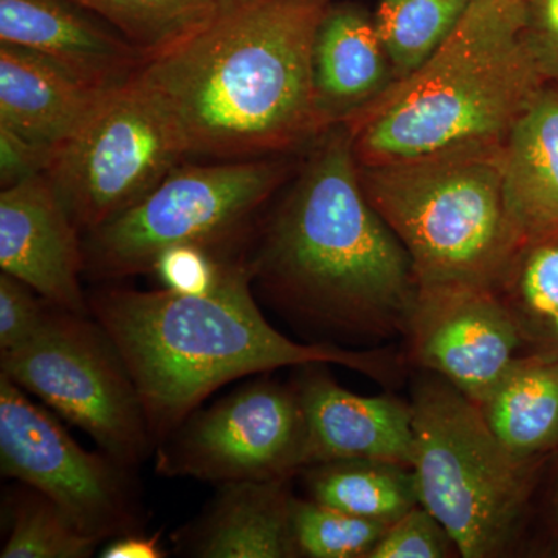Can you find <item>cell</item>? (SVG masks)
Segmentation results:
<instances>
[{
  "mask_svg": "<svg viewBox=\"0 0 558 558\" xmlns=\"http://www.w3.org/2000/svg\"><path fill=\"white\" fill-rule=\"evenodd\" d=\"M252 281L241 256L208 295L110 288L89 296L92 317L130 369L156 447L213 392L242 377L329 363L368 374L379 369L363 352L282 336L253 299Z\"/></svg>",
  "mask_w": 558,
  "mask_h": 558,
  "instance_id": "3",
  "label": "cell"
},
{
  "mask_svg": "<svg viewBox=\"0 0 558 558\" xmlns=\"http://www.w3.org/2000/svg\"><path fill=\"white\" fill-rule=\"evenodd\" d=\"M0 43L43 54L100 89L137 73L145 54L70 0H0Z\"/></svg>",
  "mask_w": 558,
  "mask_h": 558,
  "instance_id": "15",
  "label": "cell"
},
{
  "mask_svg": "<svg viewBox=\"0 0 558 558\" xmlns=\"http://www.w3.org/2000/svg\"><path fill=\"white\" fill-rule=\"evenodd\" d=\"M282 481H242L218 486L204 515L179 531L174 542L201 558L295 556L290 534V497Z\"/></svg>",
  "mask_w": 558,
  "mask_h": 558,
  "instance_id": "18",
  "label": "cell"
},
{
  "mask_svg": "<svg viewBox=\"0 0 558 558\" xmlns=\"http://www.w3.org/2000/svg\"><path fill=\"white\" fill-rule=\"evenodd\" d=\"M312 76L325 130L347 123L396 83L374 16L355 3H332L312 50Z\"/></svg>",
  "mask_w": 558,
  "mask_h": 558,
  "instance_id": "16",
  "label": "cell"
},
{
  "mask_svg": "<svg viewBox=\"0 0 558 558\" xmlns=\"http://www.w3.org/2000/svg\"><path fill=\"white\" fill-rule=\"evenodd\" d=\"M51 304L20 279L0 275V352L13 351L38 333Z\"/></svg>",
  "mask_w": 558,
  "mask_h": 558,
  "instance_id": "28",
  "label": "cell"
},
{
  "mask_svg": "<svg viewBox=\"0 0 558 558\" xmlns=\"http://www.w3.org/2000/svg\"><path fill=\"white\" fill-rule=\"evenodd\" d=\"M108 22L146 58L209 20L226 0H70Z\"/></svg>",
  "mask_w": 558,
  "mask_h": 558,
  "instance_id": "23",
  "label": "cell"
},
{
  "mask_svg": "<svg viewBox=\"0 0 558 558\" xmlns=\"http://www.w3.org/2000/svg\"><path fill=\"white\" fill-rule=\"evenodd\" d=\"M554 318V323H556V328L558 330V314L550 315Z\"/></svg>",
  "mask_w": 558,
  "mask_h": 558,
  "instance_id": "33",
  "label": "cell"
},
{
  "mask_svg": "<svg viewBox=\"0 0 558 558\" xmlns=\"http://www.w3.org/2000/svg\"><path fill=\"white\" fill-rule=\"evenodd\" d=\"M411 411L418 502L462 557L494 556L526 495L524 461L499 442L480 407L447 380L422 385Z\"/></svg>",
  "mask_w": 558,
  "mask_h": 558,
  "instance_id": "6",
  "label": "cell"
},
{
  "mask_svg": "<svg viewBox=\"0 0 558 558\" xmlns=\"http://www.w3.org/2000/svg\"><path fill=\"white\" fill-rule=\"evenodd\" d=\"M183 157L170 124L131 76L54 148L46 175L86 234L142 201Z\"/></svg>",
  "mask_w": 558,
  "mask_h": 558,
  "instance_id": "9",
  "label": "cell"
},
{
  "mask_svg": "<svg viewBox=\"0 0 558 558\" xmlns=\"http://www.w3.org/2000/svg\"><path fill=\"white\" fill-rule=\"evenodd\" d=\"M360 180L409 252L418 286L492 288L524 252L506 199L505 142L360 167Z\"/></svg>",
  "mask_w": 558,
  "mask_h": 558,
  "instance_id": "5",
  "label": "cell"
},
{
  "mask_svg": "<svg viewBox=\"0 0 558 558\" xmlns=\"http://www.w3.org/2000/svg\"><path fill=\"white\" fill-rule=\"evenodd\" d=\"M332 0H226L132 78L185 156L245 160L315 142L312 50Z\"/></svg>",
  "mask_w": 558,
  "mask_h": 558,
  "instance_id": "1",
  "label": "cell"
},
{
  "mask_svg": "<svg viewBox=\"0 0 558 558\" xmlns=\"http://www.w3.org/2000/svg\"><path fill=\"white\" fill-rule=\"evenodd\" d=\"M506 199L523 248L558 241V83L535 95L505 140Z\"/></svg>",
  "mask_w": 558,
  "mask_h": 558,
  "instance_id": "19",
  "label": "cell"
},
{
  "mask_svg": "<svg viewBox=\"0 0 558 558\" xmlns=\"http://www.w3.org/2000/svg\"><path fill=\"white\" fill-rule=\"evenodd\" d=\"M409 326L418 362L478 407L519 360V328L486 286H418Z\"/></svg>",
  "mask_w": 558,
  "mask_h": 558,
  "instance_id": "12",
  "label": "cell"
},
{
  "mask_svg": "<svg viewBox=\"0 0 558 558\" xmlns=\"http://www.w3.org/2000/svg\"><path fill=\"white\" fill-rule=\"evenodd\" d=\"M248 266L267 292L322 322L354 330L409 325L418 290L413 260L363 190L347 123L315 140Z\"/></svg>",
  "mask_w": 558,
  "mask_h": 558,
  "instance_id": "2",
  "label": "cell"
},
{
  "mask_svg": "<svg viewBox=\"0 0 558 558\" xmlns=\"http://www.w3.org/2000/svg\"><path fill=\"white\" fill-rule=\"evenodd\" d=\"M80 229L46 174L0 193V269L53 306L90 315Z\"/></svg>",
  "mask_w": 558,
  "mask_h": 558,
  "instance_id": "13",
  "label": "cell"
},
{
  "mask_svg": "<svg viewBox=\"0 0 558 558\" xmlns=\"http://www.w3.org/2000/svg\"><path fill=\"white\" fill-rule=\"evenodd\" d=\"M288 171L274 157L175 167L137 204L84 234L86 274L102 281L149 274L172 245L222 248L240 240Z\"/></svg>",
  "mask_w": 558,
  "mask_h": 558,
  "instance_id": "7",
  "label": "cell"
},
{
  "mask_svg": "<svg viewBox=\"0 0 558 558\" xmlns=\"http://www.w3.org/2000/svg\"><path fill=\"white\" fill-rule=\"evenodd\" d=\"M233 256L222 248L202 244H179L163 250L149 274L156 275L161 288L182 295H208L226 277Z\"/></svg>",
  "mask_w": 558,
  "mask_h": 558,
  "instance_id": "26",
  "label": "cell"
},
{
  "mask_svg": "<svg viewBox=\"0 0 558 558\" xmlns=\"http://www.w3.org/2000/svg\"><path fill=\"white\" fill-rule=\"evenodd\" d=\"M520 286L524 300L539 314H558V241L542 242L524 250Z\"/></svg>",
  "mask_w": 558,
  "mask_h": 558,
  "instance_id": "29",
  "label": "cell"
},
{
  "mask_svg": "<svg viewBox=\"0 0 558 558\" xmlns=\"http://www.w3.org/2000/svg\"><path fill=\"white\" fill-rule=\"evenodd\" d=\"M289 520L295 556L311 558L368 557L391 524L295 498H290Z\"/></svg>",
  "mask_w": 558,
  "mask_h": 558,
  "instance_id": "25",
  "label": "cell"
},
{
  "mask_svg": "<svg viewBox=\"0 0 558 558\" xmlns=\"http://www.w3.org/2000/svg\"><path fill=\"white\" fill-rule=\"evenodd\" d=\"M548 84L524 39V0H472L449 39L347 121L360 167L505 142Z\"/></svg>",
  "mask_w": 558,
  "mask_h": 558,
  "instance_id": "4",
  "label": "cell"
},
{
  "mask_svg": "<svg viewBox=\"0 0 558 558\" xmlns=\"http://www.w3.org/2000/svg\"><path fill=\"white\" fill-rule=\"evenodd\" d=\"M480 409L499 442L526 462L558 440V363L517 360Z\"/></svg>",
  "mask_w": 558,
  "mask_h": 558,
  "instance_id": "20",
  "label": "cell"
},
{
  "mask_svg": "<svg viewBox=\"0 0 558 558\" xmlns=\"http://www.w3.org/2000/svg\"><path fill=\"white\" fill-rule=\"evenodd\" d=\"M54 148L24 137L0 124V183L2 190L46 174Z\"/></svg>",
  "mask_w": 558,
  "mask_h": 558,
  "instance_id": "31",
  "label": "cell"
},
{
  "mask_svg": "<svg viewBox=\"0 0 558 558\" xmlns=\"http://www.w3.org/2000/svg\"><path fill=\"white\" fill-rule=\"evenodd\" d=\"M472 0H379L374 22L396 81L421 69L449 39Z\"/></svg>",
  "mask_w": 558,
  "mask_h": 558,
  "instance_id": "22",
  "label": "cell"
},
{
  "mask_svg": "<svg viewBox=\"0 0 558 558\" xmlns=\"http://www.w3.org/2000/svg\"><path fill=\"white\" fill-rule=\"evenodd\" d=\"M113 89L92 86L43 54L0 43V124L24 137L57 148Z\"/></svg>",
  "mask_w": 558,
  "mask_h": 558,
  "instance_id": "17",
  "label": "cell"
},
{
  "mask_svg": "<svg viewBox=\"0 0 558 558\" xmlns=\"http://www.w3.org/2000/svg\"><path fill=\"white\" fill-rule=\"evenodd\" d=\"M304 421L299 391L250 381L193 414L156 447L167 478L205 483L286 480L303 465Z\"/></svg>",
  "mask_w": 558,
  "mask_h": 558,
  "instance_id": "11",
  "label": "cell"
},
{
  "mask_svg": "<svg viewBox=\"0 0 558 558\" xmlns=\"http://www.w3.org/2000/svg\"><path fill=\"white\" fill-rule=\"evenodd\" d=\"M409 469L371 459H341L314 464L307 483L319 505L392 523L418 505L416 478Z\"/></svg>",
  "mask_w": 558,
  "mask_h": 558,
  "instance_id": "21",
  "label": "cell"
},
{
  "mask_svg": "<svg viewBox=\"0 0 558 558\" xmlns=\"http://www.w3.org/2000/svg\"><path fill=\"white\" fill-rule=\"evenodd\" d=\"M0 470L53 501L89 537L138 531L131 469L84 450L49 411L0 374Z\"/></svg>",
  "mask_w": 558,
  "mask_h": 558,
  "instance_id": "10",
  "label": "cell"
},
{
  "mask_svg": "<svg viewBox=\"0 0 558 558\" xmlns=\"http://www.w3.org/2000/svg\"><path fill=\"white\" fill-rule=\"evenodd\" d=\"M0 374L86 432L126 469L156 451L130 369L92 315L51 304L33 339L0 352Z\"/></svg>",
  "mask_w": 558,
  "mask_h": 558,
  "instance_id": "8",
  "label": "cell"
},
{
  "mask_svg": "<svg viewBox=\"0 0 558 558\" xmlns=\"http://www.w3.org/2000/svg\"><path fill=\"white\" fill-rule=\"evenodd\" d=\"M524 39L546 81L558 83V0H524Z\"/></svg>",
  "mask_w": 558,
  "mask_h": 558,
  "instance_id": "30",
  "label": "cell"
},
{
  "mask_svg": "<svg viewBox=\"0 0 558 558\" xmlns=\"http://www.w3.org/2000/svg\"><path fill=\"white\" fill-rule=\"evenodd\" d=\"M10 505L2 558H87L101 542L89 537L49 498L25 486Z\"/></svg>",
  "mask_w": 558,
  "mask_h": 558,
  "instance_id": "24",
  "label": "cell"
},
{
  "mask_svg": "<svg viewBox=\"0 0 558 558\" xmlns=\"http://www.w3.org/2000/svg\"><path fill=\"white\" fill-rule=\"evenodd\" d=\"M167 550L161 546L160 534L145 535L132 531L112 538L101 550L102 558H165Z\"/></svg>",
  "mask_w": 558,
  "mask_h": 558,
  "instance_id": "32",
  "label": "cell"
},
{
  "mask_svg": "<svg viewBox=\"0 0 558 558\" xmlns=\"http://www.w3.org/2000/svg\"><path fill=\"white\" fill-rule=\"evenodd\" d=\"M451 545L449 532L418 502L389 524L368 558H440Z\"/></svg>",
  "mask_w": 558,
  "mask_h": 558,
  "instance_id": "27",
  "label": "cell"
},
{
  "mask_svg": "<svg viewBox=\"0 0 558 558\" xmlns=\"http://www.w3.org/2000/svg\"><path fill=\"white\" fill-rule=\"evenodd\" d=\"M296 391L304 421V468L341 459H371L411 469V407L385 396L354 395L315 371Z\"/></svg>",
  "mask_w": 558,
  "mask_h": 558,
  "instance_id": "14",
  "label": "cell"
}]
</instances>
